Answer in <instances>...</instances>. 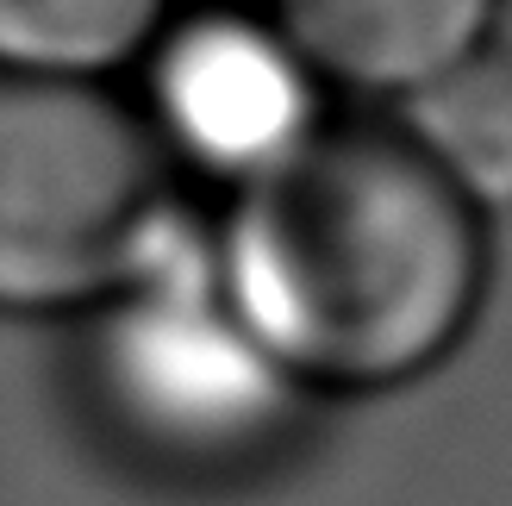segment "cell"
Wrapping results in <instances>:
<instances>
[{
    "label": "cell",
    "instance_id": "cell-1",
    "mask_svg": "<svg viewBox=\"0 0 512 506\" xmlns=\"http://www.w3.org/2000/svg\"><path fill=\"white\" fill-rule=\"evenodd\" d=\"M213 288L300 394H388L463 350L488 219L400 125H325L232 200Z\"/></svg>",
    "mask_w": 512,
    "mask_h": 506
},
{
    "label": "cell",
    "instance_id": "cell-2",
    "mask_svg": "<svg viewBox=\"0 0 512 506\" xmlns=\"http://www.w3.org/2000/svg\"><path fill=\"white\" fill-rule=\"evenodd\" d=\"M182 188L113 82L0 69V313H107L175 275Z\"/></svg>",
    "mask_w": 512,
    "mask_h": 506
},
{
    "label": "cell",
    "instance_id": "cell-3",
    "mask_svg": "<svg viewBox=\"0 0 512 506\" xmlns=\"http://www.w3.org/2000/svg\"><path fill=\"white\" fill-rule=\"evenodd\" d=\"M88 382L107 432L188 482H225L275 457L300 407V388L263 357L225 294H200L182 269L94 313Z\"/></svg>",
    "mask_w": 512,
    "mask_h": 506
},
{
    "label": "cell",
    "instance_id": "cell-4",
    "mask_svg": "<svg viewBox=\"0 0 512 506\" xmlns=\"http://www.w3.org/2000/svg\"><path fill=\"white\" fill-rule=\"evenodd\" d=\"M138 113L182 182L250 194L325 132V82L256 7L175 13L138 63Z\"/></svg>",
    "mask_w": 512,
    "mask_h": 506
},
{
    "label": "cell",
    "instance_id": "cell-5",
    "mask_svg": "<svg viewBox=\"0 0 512 506\" xmlns=\"http://www.w3.org/2000/svg\"><path fill=\"white\" fill-rule=\"evenodd\" d=\"M263 13L325 94L406 107L494 50L506 0H263Z\"/></svg>",
    "mask_w": 512,
    "mask_h": 506
},
{
    "label": "cell",
    "instance_id": "cell-6",
    "mask_svg": "<svg viewBox=\"0 0 512 506\" xmlns=\"http://www.w3.org/2000/svg\"><path fill=\"white\" fill-rule=\"evenodd\" d=\"M394 125L481 219L512 213V50H481L438 88L394 107Z\"/></svg>",
    "mask_w": 512,
    "mask_h": 506
},
{
    "label": "cell",
    "instance_id": "cell-7",
    "mask_svg": "<svg viewBox=\"0 0 512 506\" xmlns=\"http://www.w3.org/2000/svg\"><path fill=\"white\" fill-rule=\"evenodd\" d=\"M182 0H0V69L113 82L150 57Z\"/></svg>",
    "mask_w": 512,
    "mask_h": 506
}]
</instances>
